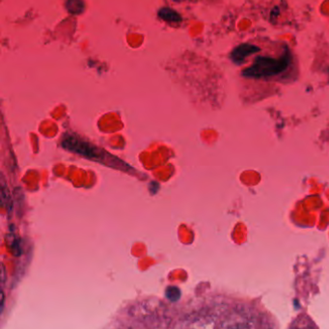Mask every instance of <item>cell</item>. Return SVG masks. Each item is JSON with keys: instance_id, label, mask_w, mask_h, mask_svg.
<instances>
[{"instance_id": "obj_10", "label": "cell", "mask_w": 329, "mask_h": 329, "mask_svg": "<svg viewBox=\"0 0 329 329\" xmlns=\"http://www.w3.org/2000/svg\"><path fill=\"white\" fill-rule=\"evenodd\" d=\"M5 268L4 266H2V284H4V278H5Z\"/></svg>"}, {"instance_id": "obj_6", "label": "cell", "mask_w": 329, "mask_h": 329, "mask_svg": "<svg viewBox=\"0 0 329 329\" xmlns=\"http://www.w3.org/2000/svg\"><path fill=\"white\" fill-rule=\"evenodd\" d=\"M67 10L73 15H79L84 11V3L82 0H67Z\"/></svg>"}, {"instance_id": "obj_1", "label": "cell", "mask_w": 329, "mask_h": 329, "mask_svg": "<svg viewBox=\"0 0 329 329\" xmlns=\"http://www.w3.org/2000/svg\"><path fill=\"white\" fill-rule=\"evenodd\" d=\"M62 147L70 152H74L77 153L86 158H89L91 160H95V161H99V162H103V163H107V164H110L112 166H114V164H112L113 162L116 163V159L117 158H111L112 157L110 155H108L105 151L97 148L96 146L75 136L72 134H67L64 136L62 143H61Z\"/></svg>"}, {"instance_id": "obj_2", "label": "cell", "mask_w": 329, "mask_h": 329, "mask_svg": "<svg viewBox=\"0 0 329 329\" xmlns=\"http://www.w3.org/2000/svg\"><path fill=\"white\" fill-rule=\"evenodd\" d=\"M289 64V56L281 57L280 59L259 56L251 67L243 71L242 75L246 78H267L280 74L287 69Z\"/></svg>"}, {"instance_id": "obj_3", "label": "cell", "mask_w": 329, "mask_h": 329, "mask_svg": "<svg viewBox=\"0 0 329 329\" xmlns=\"http://www.w3.org/2000/svg\"><path fill=\"white\" fill-rule=\"evenodd\" d=\"M261 49L260 47L250 45V44H242L238 47H236L231 53V59L234 63L240 65L245 61V59L254 53L259 52Z\"/></svg>"}, {"instance_id": "obj_9", "label": "cell", "mask_w": 329, "mask_h": 329, "mask_svg": "<svg viewBox=\"0 0 329 329\" xmlns=\"http://www.w3.org/2000/svg\"><path fill=\"white\" fill-rule=\"evenodd\" d=\"M1 300H2V302H1V312H2V311H3V307H4V293H3V291H2Z\"/></svg>"}, {"instance_id": "obj_5", "label": "cell", "mask_w": 329, "mask_h": 329, "mask_svg": "<svg viewBox=\"0 0 329 329\" xmlns=\"http://www.w3.org/2000/svg\"><path fill=\"white\" fill-rule=\"evenodd\" d=\"M1 202H2V206L7 210V212L9 214H12L13 211V200H12V196L9 192V188L2 184V188H1Z\"/></svg>"}, {"instance_id": "obj_7", "label": "cell", "mask_w": 329, "mask_h": 329, "mask_svg": "<svg viewBox=\"0 0 329 329\" xmlns=\"http://www.w3.org/2000/svg\"><path fill=\"white\" fill-rule=\"evenodd\" d=\"M165 296L170 301L176 302L181 298V291H180L179 288H177L175 286H171V287L167 288V290L165 292Z\"/></svg>"}, {"instance_id": "obj_8", "label": "cell", "mask_w": 329, "mask_h": 329, "mask_svg": "<svg viewBox=\"0 0 329 329\" xmlns=\"http://www.w3.org/2000/svg\"><path fill=\"white\" fill-rule=\"evenodd\" d=\"M12 252L15 256H19L21 254V244H20V240L19 238L16 237L13 242H12Z\"/></svg>"}, {"instance_id": "obj_4", "label": "cell", "mask_w": 329, "mask_h": 329, "mask_svg": "<svg viewBox=\"0 0 329 329\" xmlns=\"http://www.w3.org/2000/svg\"><path fill=\"white\" fill-rule=\"evenodd\" d=\"M158 16L163 20L168 21V22H181L182 21L181 16L177 12H175L174 10L169 9V8L161 9L158 13Z\"/></svg>"}]
</instances>
